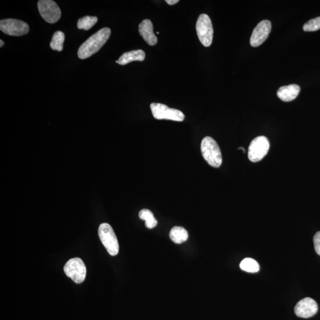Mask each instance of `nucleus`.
I'll list each match as a JSON object with an SVG mask.
<instances>
[{
  "label": "nucleus",
  "mask_w": 320,
  "mask_h": 320,
  "mask_svg": "<svg viewBox=\"0 0 320 320\" xmlns=\"http://www.w3.org/2000/svg\"><path fill=\"white\" fill-rule=\"evenodd\" d=\"M110 34L111 30L108 28H104L90 36L78 49V57L81 60H84L96 54L105 44Z\"/></svg>",
  "instance_id": "f257e3e1"
},
{
  "label": "nucleus",
  "mask_w": 320,
  "mask_h": 320,
  "mask_svg": "<svg viewBox=\"0 0 320 320\" xmlns=\"http://www.w3.org/2000/svg\"><path fill=\"white\" fill-rule=\"evenodd\" d=\"M139 32L148 45L154 46L157 44L158 40L154 33L153 25L151 20L148 19L143 20L139 25Z\"/></svg>",
  "instance_id": "f8f14e48"
},
{
  "label": "nucleus",
  "mask_w": 320,
  "mask_h": 320,
  "mask_svg": "<svg viewBox=\"0 0 320 320\" xmlns=\"http://www.w3.org/2000/svg\"><path fill=\"white\" fill-rule=\"evenodd\" d=\"M145 54L144 51L138 49L130 52H125L119 58V65H125L133 61H143L145 60Z\"/></svg>",
  "instance_id": "4468645a"
},
{
  "label": "nucleus",
  "mask_w": 320,
  "mask_h": 320,
  "mask_svg": "<svg viewBox=\"0 0 320 320\" xmlns=\"http://www.w3.org/2000/svg\"><path fill=\"white\" fill-rule=\"evenodd\" d=\"M0 30L8 35L20 36L28 33L29 26L22 20L8 19L0 21Z\"/></svg>",
  "instance_id": "1a4fd4ad"
},
{
  "label": "nucleus",
  "mask_w": 320,
  "mask_h": 320,
  "mask_svg": "<svg viewBox=\"0 0 320 320\" xmlns=\"http://www.w3.org/2000/svg\"><path fill=\"white\" fill-rule=\"evenodd\" d=\"M170 237L174 243L182 244L188 239L189 234L185 228L176 226L171 229Z\"/></svg>",
  "instance_id": "2eb2a0df"
},
{
  "label": "nucleus",
  "mask_w": 320,
  "mask_h": 320,
  "mask_svg": "<svg viewBox=\"0 0 320 320\" xmlns=\"http://www.w3.org/2000/svg\"><path fill=\"white\" fill-rule=\"evenodd\" d=\"M300 92V87L297 84H290L289 86H282L278 90L277 96L282 101L289 102L294 99Z\"/></svg>",
  "instance_id": "ddd939ff"
},
{
  "label": "nucleus",
  "mask_w": 320,
  "mask_h": 320,
  "mask_svg": "<svg viewBox=\"0 0 320 320\" xmlns=\"http://www.w3.org/2000/svg\"><path fill=\"white\" fill-rule=\"evenodd\" d=\"M241 270L247 272L256 273L260 269L259 264L251 258H246L241 261L240 264Z\"/></svg>",
  "instance_id": "a211bd4d"
},
{
  "label": "nucleus",
  "mask_w": 320,
  "mask_h": 320,
  "mask_svg": "<svg viewBox=\"0 0 320 320\" xmlns=\"http://www.w3.org/2000/svg\"><path fill=\"white\" fill-rule=\"evenodd\" d=\"M97 17L95 16H85L78 20L77 27L79 29L89 31L97 22Z\"/></svg>",
  "instance_id": "6ab92c4d"
},
{
  "label": "nucleus",
  "mask_w": 320,
  "mask_h": 320,
  "mask_svg": "<svg viewBox=\"0 0 320 320\" xmlns=\"http://www.w3.org/2000/svg\"><path fill=\"white\" fill-rule=\"evenodd\" d=\"M139 217L142 220L145 221V226L148 228L153 229L157 225L158 222L154 217L153 212L149 210V209H144L139 212Z\"/></svg>",
  "instance_id": "dca6fc26"
},
{
  "label": "nucleus",
  "mask_w": 320,
  "mask_h": 320,
  "mask_svg": "<svg viewBox=\"0 0 320 320\" xmlns=\"http://www.w3.org/2000/svg\"><path fill=\"white\" fill-rule=\"evenodd\" d=\"M150 108L154 118L162 120H171L176 122H182L185 120V116L180 110L170 108L165 104L153 103L151 104Z\"/></svg>",
  "instance_id": "39448f33"
},
{
  "label": "nucleus",
  "mask_w": 320,
  "mask_h": 320,
  "mask_svg": "<svg viewBox=\"0 0 320 320\" xmlns=\"http://www.w3.org/2000/svg\"><path fill=\"white\" fill-rule=\"evenodd\" d=\"M305 32H315L320 29V16L315 19H311L307 22L303 26Z\"/></svg>",
  "instance_id": "aec40b11"
},
{
  "label": "nucleus",
  "mask_w": 320,
  "mask_h": 320,
  "mask_svg": "<svg viewBox=\"0 0 320 320\" xmlns=\"http://www.w3.org/2000/svg\"><path fill=\"white\" fill-rule=\"evenodd\" d=\"M179 1V0H166V1H165V2H166L168 4L171 5L176 4Z\"/></svg>",
  "instance_id": "4be33fe9"
},
{
  "label": "nucleus",
  "mask_w": 320,
  "mask_h": 320,
  "mask_svg": "<svg viewBox=\"0 0 320 320\" xmlns=\"http://www.w3.org/2000/svg\"><path fill=\"white\" fill-rule=\"evenodd\" d=\"M64 272L76 284L82 283L86 277V267L80 258L69 260L64 267Z\"/></svg>",
  "instance_id": "423d86ee"
},
{
  "label": "nucleus",
  "mask_w": 320,
  "mask_h": 320,
  "mask_svg": "<svg viewBox=\"0 0 320 320\" xmlns=\"http://www.w3.org/2000/svg\"><path fill=\"white\" fill-rule=\"evenodd\" d=\"M98 235L107 252L113 256L117 255L119 250V243L112 226L107 223L101 224L98 228Z\"/></svg>",
  "instance_id": "7ed1b4c3"
},
{
  "label": "nucleus",
  "mask_w": 320,
  "mask_h": 320,
  "mask_svg": "<svg viewBox=\"0 0 320 320\" xmlns=\"http://www.w3.org/2000/svg\"><path fill=\"white\" fill-rule=\"evenodd\" d=\"M37 7L40 15L46 22L55 23L59 20L61 11L56 2L52 0H40Z\"/></svg>",
  "instance_id": "6e6552de"
},
{
  "label": "nucleus",
  "mask_w": 320,
  "mask_h": 320,
  "mask_svg": "<svg viewBox=\"0 0 320 320\" xmlns=\"http://www.w3.org/2000/svg\"><path fill=\"white\" fill-rule=\"evenodd\" d=\"M313 241L314 249L317 254L320 256V231L317 232L314 235Z\"/></svg>",
  "instance_id": "412c9836"
},
{
  "label": "nucleus",
  "mask_w": 320,
  "mask_h": 320,
  "mask_svg": "<svg viewBox=\"0 0 320 320\" xmlns=\"http://www.w3.org/2000/svg\"><path fill=\"white\" fill-rule=\"evenodd\" d=\"M295 313L301 318L307 319L313 317L318 311V305L313 299L305 298L299 301L295 307Z\"/></svg>",
  "instance_id": "9b49d317"
},
{
  "label": "nucleus",
  "mask_w": 320,
  "mask_h": 320,
  "mask_svg": "<svg viewBox=\"0 0 320 320\" xmlns=\"http://www.w3.org/2000/svg\"><path fill=\"white\" fill-rule=\"evenodd\" d=\"M65 34L61 31H57L52 36L50 46L52 50L59 52L63 50Z\"/></svg>",
  "instance_id": "f3484780"
},
{
  "label": "nucleus",
  "mask_w": 320,
  "mask_h": 320,
  "mask_svg": "<svg viewBox=\"0 0 320 320\" xmlns=\"http://www.w3.org/2000/svg\"><path fill=\"white\" fill-rule=\"evenodd\" d=\"M272 25L269 20H263L256 26L250 37V45L258 47L265 41L271 31Z\"/></svg>",
  "instance_id": "9d476101"
},
{
  "label": "nucleus",
  "mask_w": 320,
  "mask_h": 320,
  "mask_svg": "<svg viewBox=\"0 0 320 320\" xmlns=\"http://www.w3.org/2000/svg\"><path fill=\"white\" fill-rule=\"evenodd\" d=\"M269 148L268 139L264 136H258L250 144L248 151L249 160L253 162L261 161L268 153Z\"/></svg>",
  "instance_id": "0eeeda50"
},
{
  "label": "nucleus",
  "mask_w": 320,
  "mask_h": 320,
  "mask_svg": "<svg viewBox=\"0 0 320 320\" xmlns=\"http://www.w3.org/2000/svg\"><path fill=\"white\" fill-rule=\"evenodd\" d=\"M197 36L205 47L210 46L213 40L214 30L212 22L206 14H200L196 25Z\"/></svg>",
  "instance_id": "20e7f679"
},
{
  "label": "nucleus",
  "mask_w": 320,
  "mask_h": 320,
  "mask_svg": "<svg viewBox=\"0 0 320 320\" xmlns=\"http://www.w3.org/2000/svg\"><path fill=\"white\" fill-rule=\"evenodd\" d=\"M201 152L203 158L211 166L218 168L222 164L223 159L220 148L217 142L210 136H206L201 142Z\"/></svg>",
  "instance_id": "f03ea898"
},
{
  "label": "nucleus",
  "mask_w": 320,
  "mask_h": 320,
  "mask_svg": "<svg viewBox=\"0 0 320 320\" xmlns=\"http://www.w3.org/2000/svg\"><path fill=\"white\" fill-rule=\"evenodd\" d=\"M0 42H1V45H0V47L2 48V46H3V45H4V42L2 40H0Z\"/></svg>",
  "instance_id": "5701e85b"
}]
</instances>
